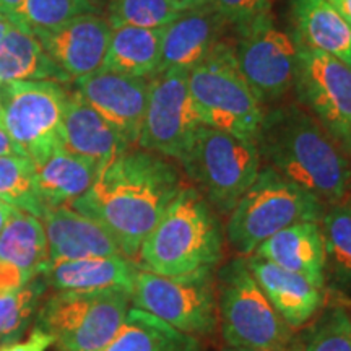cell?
<instances>
[{
  "label": "cell",
  "mask_w": 351,
  "mask_h": 351,
  "mask_svg": "<svg viewBox=\"0 0 351 351\" xmlns=\"http://www.w3.org/2000/svg\"><path fill=\"white\" fill-rule=\"evenodd\" d=\"M184 186L173 160L132 147L103 166L69 207L106 228L122 256L137 261L140 245Z\"/></svg>",
  "instance_id": "1"
},
{
  "label": "cell",
  "mask_w": 351,
  "mask_h": 351,
  "mask_svg": "<svg viewBox=\"0 0 351 351\" xmlns=\"http://www.w3.org/2000/svg\"><path fill=\"white\" fill-rule=\"evenodd\" d=\"M256 145L262 166L327 205L348 200L351 161L327 130L296 104L263 112Z\"/></svg>",
  "instance_id": "2"
},
{
  "label": "cell",
  "mask_w": 351,
  "mask_h": 351,
  "mask_svg": "<svg viewBox=\"0 0 351 351\" xmlns=\"http://www.w3.org/2000/svg\"><path fill=\"white\" fill-rule=\"evenodd\" d=\"M219 218L195 187L184 186L140 245L135 262L163 276L215 271L226 241Z\"/></svg>",
  "instance_id": "3"
},
{
  "label": "cell",
  "mask_w": 351,
  "mask_h": 351,
  "mask_svg": "<svg viewBox=\"0 0 351 351\" xmlns=\"http://www.w3.org/2000/svg\"><path fill=\"white\" fill-rule=\"evenodd\" d=\"M327 205L274 169L262 166L257 179L228 215L225 236L239 257H249L263 241L304 221H319Z\"/></svg>",
  "instance_id": "4"
},
{
  "label": "cell",
  "mask_w": 351,
  "mask_h": 351,
  "mask_svg": "<svg viewBox=\"0 0 351 351\" xmlns=\"http://www.w3.org/2000/svg\"><path fill=\"white\" fill-rule=\"evenodd\" d=\"M218 330L232 348L257 351H287L295 332L276 314L263 295L247 258L234 257L215 271Z\"/></svg>",
  "instance_id": "5"
},
{
  "label": "cell",
  "mask_w": 351,
  "mask_h": 351,
  "mask_svg": "<svg viewBox=\"0 0 351 351\" xmlns=\"http://www.w3.org/2000/svg\"><path fill=\"white\" fill-rule=\"evenodd\" d=\"M178 163L219 217L232 212L262 168L254 140L208 125L197 129Z\"/></svg>",
  "instance_id": "6"
},
{
  "label": "cell",
  "mask_w": 351,
  "mask_h": 351,
  "mask_svg": "<svg viewBox=\"0 0 351 351\" xmlns=\"http://www.w3.org/2000/svg\"><path fill=\"white\" fill-rule=\"evenodd\" d=\"M130 307V293L122 289L54 291L39 306L36 328L51 337L57 351H104Z\"/></svg>",
  "instance_id": "7"
},
{
  "label": "cell",
  "mask_w": 351,
  "mask_h": 351,
  "mask_svg": "<svg viewBox=\"0 0 351 351\" xmlns=\"http://www.w3.org/2000/svg\"><path fill=\"white\" fill-rule=\"evenodd\" d=\"M187 85L202 124L256 142L265 111L241 73L230 44L219 43L189 70Z\"/></svg>",
  "instance_id": "8"
},
{
  "label": "cell",
  "mask_w": 351,
  "mask_h": 351,
  "mask_svg": "<svg viewBox=\"0 0 351 351\" xmlns=\"http://www.w3.org/2000/svg\"><path fill=\"white\" fill-rule=\"evenodd\" d=\"M215 271L163 276L140 269L132 289V306L179 332L213 335L218 330Z\"/></svg>",
  "instance_id": "9"
},
{
  "label": "cell",
  "mask_w": 351,
  "mask_h": 351,
  "mask_svg": "<svg viewBox=\"0 0 351 351\" xmlns=\"http://www.w3.org/2000/svg\"><path fill=\"white\" fill-rule=\"evenodd\" d=\"M69 93L57 82L2 83L0 122L33 165L62 147L60 127Z\"/></svg>",
  "instance_id": "10"
},
{
  "label": "cell",
  "mask_w": 351,
  "mask_h": 351,
  "mask_svg": "<svg viewBox=\"0 0 351 351\" xmlns=\"http://www.w3.org/2000/svg\"><path fill=\"white\" fill-rule=\"evenodd\" d=\"M293 38L298 98L351 158V65Z\"/></svg>",
  "instance_id": "11"
},
{
  "label": "cell",
  "mask_w": 351,
  "mask_h": 351,
  "mask_svg": "<svg viewBox=\"0 0 351 351\" xmlns=\"http://www.w3.org/2000/svg\"><path fill=\"white\" fill-rule=\"evenodd\" d=\"M186 70H166L150 78L147 109L137 147L178 161L202 124L191 93Z\"/></svg>",
  "instance_id": "12"
},
{
  "label": "cell",
  "mask_w": 351,
  "mask_h": 351,
  "mask_svg": "<svg viewBox=\"0 0 351 351\" xmlns=\"http://www.w3.org/2000/svg\"><path fill=\"white\" fill-rule=\"evenodd\" d=\"M238 67L261 103L275 101L295 85V38L274 25L270 15L239 26L234 47Z\"/></svg>",
  "instance_id": "13"
},
{
  "label": "cell",
  "mask_w": 351,
  "mask_h": 351,
  "mask_svg": "<svg viewBox=\"0 0 351 351\" xmlns=\"http://www.w3.org/2000/svg\"><path fill=\"white\" fill-rule=\"evenodd\" d=\"M75 91L116 127L132 147L137 145L147 109L150 78L99 69L98 72L77 78Z\"/></svg>",
  "instance_id": "14"
},
{
  "label": "cell",
  "mask_w": 351,
  "mask_h": 351,
  "mask_svg": "<svg viewBox=\"0 0 351 351\" xmlns=\"http://www.w3.org/2000/svg\"><path fill=\"white\" fill-rule=\"evenodd\" d=\"M112 26L98 13L82 15L33 34L44 51L70 78H82L103 67Z\"/></svg>",
  "instance_id": "15"
},
{
  "label": "cell",
  "mask_w": 351,
  "mask_h": 351,
  "mask_svg": "<svg viewBox=\"0 0 351 351\" xmlns=\"http://www.w3.org/2000/svg\"><path fill=\"white\" fill-rule=\"evenodd\" d=\"M228 23L212 3L189 8L165 28L158 73L166 70L189 72L218 46Z\"/></svg>",
  "instance_id": "16"
},
{
  "label": "cell",
  "mask_w": 351,
  "mask_h": 351,
  "mask_svg": "<svg viewBox=\"0 0 351 351\" xmlns=\"http://www.w3.org/2000/svg\"><path fill=\"white\" fill-rule=\"evenodd\" d=\"M49 262L122 256L106 228L72 207L51 208L41 218Z\"/></svg>",
  "instance_id": "17"
},
{
  "label": "cell",
  "mask_w": 351,
  "mask_h": 351,
  "mask_svg": "<svg viewBox=\"0 0 351 351\" xmlns=\"http://www.w3.org/2000/svg\"><path fill=\"white\" fill-rule=\"evenodd\" d=\"M249 270L276 314L293 330L302 328L326 304V289L314 287L301 275L285 270L265 258L249 256Z\"/></svg>",
  "instance_id": "18"
},
{
  "label": "cell",
  "mask_w": 351,
  "mask_h": 351,
  "mask_svg": "<svg viewBox=\"0 0 351 351\" xmlns=\"http://www.w3.org/2000/svg\"><path fill=\"white\" fill-rule=\"evenodd\" d=\"M60 142L65 150L95 161L99 168L132 148L116 127L90 106L77 91L69 93Z\"/></svg>",
  "instance_id": "19"
},
{
  "label": "cell",
  "mask_w": 351,
  "mask_h": 351,
  "mask_svg": "<svg viewBox=\"0 0 351 351\" xmlns=\"http://www.w3.org/2000/svg\"><path fill=\"white\" fill-rule=\"evenodd\" d=\"M252 256L301 275L326 289V252L319 221H304L276 232L258 245Z\"/></svg>",
  "instance_id": "20"
},
{
  "label": "cell",
  "mask_w": 351,
  "mask_h": 351,
  "mask_svg": "<svg viewBox=\"0 0 351 351\" xmlns=\"http://www.w3.org/2000/svg\"><path fill=\"white\" fill-rule=\"evenodd\" d=\"M138 270L135 261L124 256H111L49 262L41 275L54 291L122 289L132 296Z\"/></svg>",
  "instance_id": "21"
},
{
  "label": "cell",
  "mask_w": 351,
  "mask_h": 351,
  "mask_svg": "<svg viewBox=\"0 0 351 351\" xmlns=\"http://www.w3.org/2000/svg\"><path fill=\"white\" fill-rule=\"evenodd\" d=\"M101 168L95 161L57 148L41 163L34 165L39 199L46 210L69 207L93 186Z\"/></svg>",
  "instance_id": "22"
},
{
  "label": "cell",
  "mask_w": 351,
  "mask_h": 351,
  "mask_svg": "<svg viewBox=\"0 0 351 351\" xmlns=\"http://www.w3.org/2000/svg\"><path fill=\"white\" fill-rule=\"evenodd\" d=\"M295 36L351 65V26L328 0H293Z\"/></svg>",
  "instance_id": "23"
},
{
  "label": "cell",
  "mask_w": 351,
  "mask_h": 351,
  "mask_svg": "<svg viewBox=\"0 0 351 351\" xmlns=\"http://www.w3.org/2000/svg\"><path fill=\"white\" fill-rule=\"evenodd\" d=\"M72 80L44 51L34 34L20 32L12 25L0 41V83Z\"/></svg>",
  "instance_id": "24"
},
{
  "label": "cell",
  "mask_w": 351,
  "mask_h": 351,
  "mask_svg": "<svg viewBox=\"0 0 351 351\" xmlns=\"http://www.w3.org/2000/svg\"><path fill=\"white\" fill-rule=\"evenodd\" d=\"M163 34L165 28H112L111 41L101 69L132 77H155L161 59Z\"/></svg>",
  "instance_id": "25"
},
{
  "label": "cell",
  "mask_w": 351,
  "mask_h": 351,
  "mask_svg": "<svg viewBox=\"0 0 351 351\" xmlns=\"http://www.w3.org/2000/svg\"><path fill=\"white\" fill-rule=\"evenodd\" d=\"M104 351H205L199 337L179 332L132 306L125 322Z\"/></svg>",
  "instance_id": "26"
},
{
  "label": "cell",
  "mask_w": 351,
  "mask_h": 351,
  "mask_svg": "<svg viewBox=\"0 0 351 351\" xmlns=\"http://www.w3.org/2000/svg\"><path fill=\"white\" fill-rule=\"evenodd\" d=\"M326 252V289L351 296V204L328 205L319 219Z\"/></svg>",
  "instance_id": "27"
},
{
  "label": "cell",
  "mask_w": 351,
  "mask_h": 351,
  "mask_svg": "<svg viewBox=\"0 0 351 351\" xmlns=\"http://www.w3.org/2000/svg\"><path fill=\"white\" fill-rule=\"evenodd\" d=\"M0 258L16 265L29 276L43 274L47 258V238L38 217L12 208L0 231Z\"/></svg>",
  "instance_id": "28"
},
{
  "label": "cell",
  "mask_w": 351,
  "mask_h": 351,
  "mask_svg": "<svg viewBox=\"0 0 351 351\" xmlns=\"http://www.w3.org/2000/svg\"><path fill=\"white\" fill-rule=\"evenodd\" d=\"M47 288L44 276L38 275L23 288L0 295V345L13 343L28 330Z\"/></svg>",
  "instance_id": "29"
},
{
  "label": "cell",
  "mask_w": 351,
  "mask_h": 351,
  "mask_svg": "<svg viewBox=\"0 0 351 351\" xmlns=\"http://www.w3.org/2000/svg\"><path fill=\"white\" fill-rule=\"evenodd\" d=\"M0 200L33 217L47 212L36 191L34 165L26 156H0Z\"/></svg>",
  "instance_id": "30"
},
{
  "label": "cell",
  "mask_w": 351,
  "mask_h": 351,
  "mask_svg": "<svg viewBox=\"0 0 351 351\" xmlns=\"http://www.w3.org/2000/svg\"><path fill=\"white\" fill-rule=\"evenodd\" d=\"M293 345L296 351H351L350 311L343 304H324Z\"/></svg>",
  "instance_id": "31"
},
{
  "label": "cell",
  "mask_w": 351,
  "mask_h": 351,
  "mask_svg": "<svg viewBox=\"0 0 351 351\" xmlns=\"http://www.w3.org/2000/svg\"><path fill=\"white\" fill-rule=\"evenodd\" d=\"M91 13H96L95 0H25L7 20L20 32L33 34Z\"/></svg>",
  "instance_id": "32"
},
{
  "label": "cell",
  "mask_w": 351,
  "mask_h": 351,
  "mask_svg": "<svg viewBox=\"0 0 351 351\" xmlns=\"http://www.w3.org/2000/svg\"><path fill=\"white\" fill-rule=\"evenodd\" d=\"M186 12L174 0H112L108 21L112 28L137 26L161 29Z\"/></svg>",
  "instance_id": "33"
},
{
  "label": "cell",
  "mask_w": 351,
  "mask_h": 351,
  "mask_svg": "<svg viewBox=\"0 0 351 351\" xmlns=\"http://www.w3.org/2000/svg\"><path fill=\"white\" fill-rule=\"evenodd\" d=\"M228 25L244 26L261 16L270 15L271 0H210Z\"/></svg>",
  "instance_id": "34"
},
{
  "label": "cell",
  "mask_w": 351,
  "mask_h": 351,
  "mask_svg": "<svg viewBox=\"0 0 351 351\" xmlns=\"http://www.w3.org/2000/svg\"><path fill=\"white\" fill-rule=\"evenodd\" d=\"M32 280L33 276H29L26 271L19 269L16 265H13V263L0 258V295L16 291V289L23 288Z\"/></svg>",
  "instance_id": "35"
},
{
  "label": "cell",
  "mask_w": 351,
  "mask_h": 351,
  "mask_svg": "<svg viewBox=\"0 0 351 351\" xmlns=\"http://www.w3.org/2000/svg\"><path fill=\"white\" fill-rule=\"evenodd\" d=\"M52 345V339L39 328H34L26 341H13L0 346V351H46Z\"/></svg>",
  "instance_id": "36"
},
{
  "label": "cell",
  "mask_w": 351,
  "mask_h": 351,
  "mask_svg": "<svg viewBox=\"0 0 351 351\" xmlns=\"http://www.w3.org/2000/svg\"><path fill=\"white\" fill-rule=\"evenodd\" d=\"M0 156H26L19 145L13 142V138L8 135L2 122H0Z\"/></svg>",
  "instance_id": "37"
},
{
  "label": "cell",
  "mask_w": 351,
  "mask_h": 351,
  "mask_svg": "<svg viewBox=\"0 0 351 351\" xmlns=\"http://www.w3.org/2000/svg\"><path fill=\"white\" fill-rule=\"evenodd\" d=\"M351 26V0H328Z\"/></svg>",
  "instance_id": "38"
},
{
  "label": "cell",
  "mask_w": 351,
  "mask_h": 351,
  "mask_svg": "<svg viewBox=\"0 0 351 351\" xmlns=\"http://www.w3.org/2000/svg\"><path fill=\"white\" fill-rule=\"evenodd\" d=\"M23 2L25 0H0V15L8 19V16H12L13 13L16 12V8H19Z\"/></svg>",
  "instance_id": "39"
},
{
  "label": "cell",
  "mask_w": 351,
  "mask_h": 351,
  "mask_svg": "<svg viewBox=\"0 0 351 351\" xmlns=\"http://www.w3.org/2000/svg\"><path fill=\"white\" fill-rule=\"evenodd\" d=\"M176 3H179L182 8H195V7H200V5H205V3H208L210 0H174Z\"/></svg>",
  "instance_id": "40"
},
{
  "label": "cell",
  "mask_w": 351,
  "mask_h": 351,
  "mask_svg": "<svg viewBox=\"0 0 351 351\" xmlns=\"http://www.w3.org/2000/svg\"><path fill=\"white\" fill-rule=\"evenodd\" d=\"M12 208L13 207H10V205L5 204V202L0 200V231H2L3 225H5V221H7L8 215H10V212H12Z\"/></svg>",
  "instance_id": "41"
},
{
  "label": "cell",
  "mask_w": 351,
  "mask_h": 351,
  "mask_svg": "<svg viewBox=\"0 0 351 351\" xmlns=\"http://www.w3.org/2000/svg\"><path fill=\"white\" fill-rule=\"evenodd\" d=\"M12 28V23L8 21L5 16L0 15V41H2V38L5 36V33L8 32V29Z\"/></svg>",
  "instance_id": "42"
},
{
  "label": "cell",
  "mask_w": 351,
  "mask_h": 351,
  "mask_svg": "<svg viewBox=\"0 0 351 351\" xmlns=\"http://www.w3.org/2000/svg\"><path fill=\"white\" fill-rule=\"evenodd\" d=\"M223 351H257V350H247V348H232V346H228L226 350Z\"/></svg>",
  "instance_id": "43"
},
{
  "label": "cell",
  "mask_w": 351,
  "mask_h": 351,
  "mask_svg": "<svg viewBox=\"0 0 351 351\" xmlns=\"http://www.w3.org/2000/svg\"><path fill=\"white\" fill-rule=\"evenodd\" d=\"M2 108H3V104H2V83H0V116H2Z\"/></svg>",
  "instance_id": "44"
},
{
  "label": "cell",
  "mask_w": 351,
  "mask_h": 351,
  "mask_svg": "<svg viewBox=\"0 0 351 351\" xmlns=\"http://www.w3.org/2000/svg\"><path fill=\"white\" fill-rule=\"evenodd\" d=\"M293 343H295V341H293ZM287 351H296V348H295V345H291V348H288Z\"/></svg>",
  "instance_id": "45"
},
{
  "label": "cell",
  "mask_w": 351,
  "mask_h": 351,
  "mask_svg": "<svg viewBox=\"0 0 351 351\" xmlns=\"http://www.w3.org/2000/svg\"><path fill=\"white\" fill-rule=\"evenodd\" d=\"M348 200H350V204H351V187H350V195H348Z\"/></svg>",
  "instance_id": "46"
},
{
  "label": "cell",
  "mask_w": 351,
  "mask_h": 351,
  "mask_svg": "<svg viewBox=\"0 0 351 351\" xmlns=\"http://www.w3.org/2000/svg\"><path fill=\"white\" fill-rule=\"evenodd\" d=\"M350 315H351V311H350Z\"/></svg>",
  "instance_id": "47"
}]
</instances>
